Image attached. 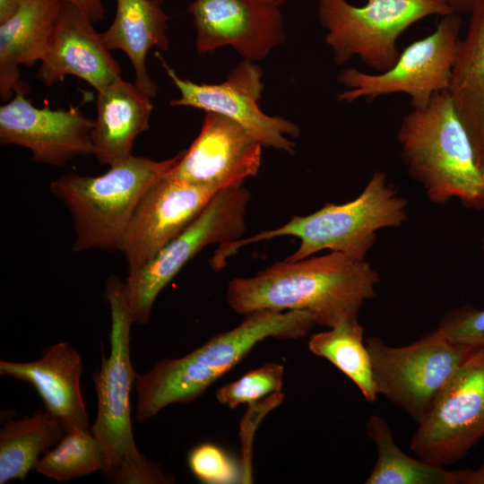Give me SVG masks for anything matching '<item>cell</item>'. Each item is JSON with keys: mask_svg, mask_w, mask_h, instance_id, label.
<instances>
[{"mask_svg": "<svg viewBox=\"0 0 484 484\" xmlns=\"http://www.w3.org/2000/svg\"><path fill=\"white\" fill-rule=\"evenodd\" d=\"M377 272L366 259L339 252L276 262L252 277L228 283L226 300L237 314L305 310L316 324L331 328L358 317L364 301L376 297Z\"/></svg>", "mask_w": 484, "mask_h": 484, "instance_id": "1", "label": "cell"}, {"mask_svg": "<svg viewBox=\"0 0 484 484\" xmlns=\"http://www.w3.org/2000/svg\"><path fill=\"white\" fill-rule=\"evenodd\" d=\"M315 325L313 315L305 310L256 311L184 357L159 360L147 373L136 374V420L143 423L173 403L194 402L259 341L301 338Z\"/></svg>", "mask_w": 484, "mask_h": 484, "instance_id": "2", "label": "cell"}, {"mask_svg": "<svg viewBox=\"0 0 484 484\" xmlns=\"http://www.w3.org/2000/svg\"><path fill=\"white\" fill-rule=\"evenodd\" d=\"M109 304L110 353H102L99 370L93 374L98 408L91 431L100 444L107 462L106 472L119 484H168L171 475L147 460L134 437L130 393L135 381L130 355L134 322L125 282L111 275L105 282Z\"/></svg>", "mask_w": 484, "mask_h": 484, "instance_id": "3", "label": "cell"}, {"mask_svg": "<svg viewBox=\"0 0 484 484\" xmlns=\"http://www.w3.org/2000/svg\"><path fill=\"white\" fill-rule=\"evenodd\" d=\"M397 138L409 173L431 202L457 198L465 207L484 209V180L474 148L447 91L407 113Z\"/></svg>", "mask_w": 484, "mask_h": 484, "instance_id": "4", "label": "cell"}, {"mask_svg": "<svg viewBox=\"0 0 484 484\" xmlns=\"http://www.w3.org/2000/svg\"><path fill=\"white\" fill-rule=\"evenodd\" d=\"M406 200L388 182L385 173L377 170L354 200L342 204L326 203L308 215L293 216L281 227L222 244L212 264L220 269L227 257L239 247L283 236L300 240L297 250L286 258L289 261L301 260L324 249L355 260L365 259L377 230L398 228L406 221Z\"/></svg>", "mask_w": 484, "mask_h": 484, "instance_id": "5", "label": "cell"}, {"mask_svg": "<svg viewBox=\"0 0 484 484\" xmlns=\"http://www.w3.org/2000/svg\"><path fill=\"white\" fill-rule=\"evenodd\" d=\"M164 160L130 155L102 175L64 174L50 192L69 212L74 240L72 250H117L125 228L145 192L180 158Z\"/></svg>", "mask_w": 484, "mask_h": 484, "instance_id": "6", "label": "cell"}, {"mask_svg": "<svg viewBox=\"0 0 484 484\" xmlns=\"http://www.w3.org/2000/svg\"><path fill=\"white\" fill-rule=\"evenodd\" d=\"M317 12L335 63L358 56L376 73L398 60L397 40L408 28L430 16L453 13L444 0H367L362 6L318 0Z\"/></svg>", "mask_w": 484, "mask_h": 484, "instance_id": "7", "label": "cell"}, {"mask_svg": "<svg viewBox=\"0 0 484 484\" xmlns=\"http://www.w3.org/2000/svg\"><path fill=\"white\" fill-rule=\"evenodd\" d=\"M377 393L419 422L460 366L477 350L449 341L436 328L402 347L366 340Z\"/></svg>", "mask_w": 484, "mask_h": 484, "instance_id": "8", "label": "cell"}, {"mask_svg": "<svg viewBox=\"0 0 484 484\" xmlns=\"http://www.w3.org/2000/svg\"><path fill=\"white\" fill-rule=\"evenodd\" d=\"M250 199L243 185L219 191L194 220L125 281L134 324H146L160 292L203 248L241 238Z\"/></svg>", "mask_w": 484, "mask_h": 484, "instance_id": "9", "label": "cell"}, {"mask_svg": "<svg viewBox=\"0 0 484 484\" xmlns=\"http://www.w3.org/2000/svg\"><path fill=\"white\" fill-rule=\"evenodd\" d=\"M461 27V15L446 14L431 34L407 46L390 69L376 73L353 67L341 70L338 82L346 90L338 99L373 100L384 95L403 93L411 98V108L427 107L436 93L449 88Z\"/></svg>", "mask_w": 484, "mask_h": 484, "instance_id": "10", "label": "cell"}, {"mask_svg": "<svg viewBox=\"0 0 484 484\" xmlns=\"http://www.w3.org/2000/svg\"><path fill=\"white\" fill-rule=\"evenodd\" d=\"M484 436V348L475 350L418 422L410 449L439 466L460 461Z\"/></svg>", "mask_w": 484, "mask_h": 484, "instance_id": "11", "label": "cell"}, {"mask_svg": "<svg viewBox=\"0 0 484 484\" xmlns=\"http://www.w3.org/2000/svg\"><path fill=\"white\" fill-rule=\"evenodd\" d=\"M156 56L180 92L178 99L170 101L171 106L220 114L239 124L263 146L289 154L295 152L296 144L289 137H298L300 129L298 125L268 116L260 108L263 73L253 61L244 60L231 70L225 81L210 84L179 77L158 51Z\"/></svg>", "mask_w": 484, "mask_h": 484, "instance_id": "12", "label": "cell"}, {"mask_svg": "<svg viewBox=\"0 0 484 484\" xmlns=\"http://www.w3.org/2000/svg\"><path fill=\"white\" fill-rule=\"evenodd\" d=\"M220 190L166 177L136 206L119 242L128 272L150 261L186 229Z\"/></svg>", "mask_w": 484, "mask_h": 484, "instance_id": "13", "label": "cell"}, {"mask_svg": "<svg viewBox=\"0 0 484 484\" xmlns=\"http://www.w3.org/2000/svg\"><path fill=\"white\" fill-rule=\"evenodd\" d=\"M94 124L79 106L39 108L16 93L0 108V142L28 149L33 162L61 167L93 154Z\"/></svg>", "mask_w": 484, "mask_h": 484, "instance_id": "14", "label": "cell"}, {"mask_svg": "<svg viewBox=\"0 0 484 484\" xmlns=\"http://www.w3.org/2000/svg\"><path fill=\"white\" fill-rule=\"evenodd\" d=\"M263 145L234 120L204 112L201 131L166 177L222 190L256 176Z\"/></svg>", "mask_w": 484, "mask_h": 484, "instance_id": "15", "label": "cell"}, {"mask_svg": "<svg viewBox=\"0 0 484 484\" xmlns=\"http://www.w3.org/2000/svg\"><path fill=\"white\" fill-rule=\"evenodd\" d=\"M200 55L231 47L245 60L258 61L285 40L278 6L258 0H195L187 8Z\"/></svg>", "mask_w": 484, "mask_h": 484, "instance_id": "16", "label": "cell"}, {"mask_svg": "<svg viewBox=\"0 0 484 484\" xmlns=\"http://www.w3.org/2000/svg\"><path fill=\"white\" fill-rule=\"evenodd\" d=\"M76 6L63 2L57 23L36 77L46 86L76 76L97 91L121 77V68L101 33Z\"/></svg>", "mask_w": 484, "mask_h": 484, "instance_id": "17", "label": "cell"}, {"mask_svg": "<svg viewBox=\"0 0 484 484\" xmlns=\"http://www.w3.org/2000/svg\"><path fill=\"white\" fill-rule=\"evenodd\" d=\"M82 360L68 343L46 347L42 357L31 362L0 361V375L30 383L40 395L46 411L70 429H89L81 389Z\"/></svg>", "mask_w": 484, "mask_h": 484, "instance_id": "18", "label": "cell"}, {"mask_svg": "<svg viewBox=\"0 0 484 484\" xmlns=\"http://www.w3.org/2000/svg\"><path fill=\"white\" fill-rule=\"evenodd\" d=\"M61 0H26L18 12L0 24V99L27 94L20 65L41 61L61 13Z\"/></svg>", "mask_w": 484, "mask_h": 484, "instance_id": "19", "label": "cell"}, {"mask_svg": "<svg viewBox=\"0 0 484 484\" xmlns=\"http://www.w3.org/2000/svg\"><path fill=\"white\" fill-rule=\"evenodd\" d=\"M152 108L151 98L122 77L97 91L92 131L96 160L110 166L132 155L136 137L149 128Z\"/></svg>", "mask_w": 484, "mask_h": 484, "instance_id": "20", "label": "cell"}, {"mask_svg": "<svg viewBox=\"0 0 484 484\" xmlns=\"http://www.w3.org/2000/svg\"><path fill=\"white\" fill-rule=\"evenodd\" d=\"M161 0H117L113 22L101 33L110 50L119 49L129 58L135 74L134 84L147 96H157L158 87L146 67L149 50L169 48L167 36L169 16Z\"/></svg>", "mask_w": 484, "mask_h": 484, "instance_id": "21", "label": "cell"}, {"mask_svg": "<svg viewBox=\"0 0 484 484\" xmlns=\"http://www.w3.org/2000/svg\"><path fill=\"white\" fill-rule=\"evenodd\" d=\"M470 14L468 30L460 40L447 92L471 139L478 163L484 134V0Z\"/></svg>", "mask_w": 484, "mask_h": 484, "instance_id": "22", "label": "cell"}, {"mask_svg": "<svg viewBox=\"0 0 484 484\" xmlns=\"http://www.w3.org/2000/svg\"><path fill=\"white\" fill-rule=\"evenodd\" d=\"M66 431L46 410L6 423L0 430V484L17 479L23 481L39 456L55 447Z\"/></svg>", "mask_w": 484, "mask_h": 484, "instance_id": "23", "label": "cell"}, {"mask_svg": "<svg viewBox=\"0 0 484 484\" xmlns=\"http://www.w3.org/2000/svg\"><path fill=\"white\" fill-rule=\"evenodd\" d=\"M367 432L375 443L377 458L366 484H462L466 470L451 471L411 457L398 447L381 416H370Z\"/></svg>", "mask_w": 484, "mask_h": 484, "instance_id": "24", "label": "cell"}, {"mask_svg": "<svg viewBox=\"0 0 484 484\" xmlns=\"http://www.w3.org/2000/svg\"><path fill=\"white\" fill-rule=\"evenodd\" d=\"M309 350L329 360L360 390L364 398L374 402L377 392L369 352L363 341V328L358 317L338 323L329 330L315 333L308 341Z\"/></svg>", "mask_w": 484, "mask_h": 484, "instance_id": "25", "label": "cell"}, {"mask_svg": "<svg viewBox=\"0 0 484 484\" xmlns=\"http://www.w3.org/2000/svg\"><path fill=\"white\" fill-rule=\"evenodd\" d=\"M106 469L103 449L90 429L67 430L35 467L39 473L59 482Z\"/></svg>", "mask_w": 484, "mask_h": 484, "instance_id": "26", "label": "cell"}, {"mask_svg": "<svg viewBox=\"0 0 484 484\" xmlns=\"http://www.w3.org/2000/svg\"><path fill=\"white\" fill-rule=\"evenodd\" d=\"M284 370L281 364L267 363L218 389L216 398L230 409L254 403L268 394L281 392Z\"/></svg>", "mask_w": 484, "mask_h": 484, "instance_id": "27", "label": "cell"}, {"mask_svg": "<svg viewBox=\"0 0 484 484\" xmlns=\"http://www.w3.org/2000/svg\"><path fill=\"white\" fill-rule=\"evenodd\" d=\"M192 473L210 484H229L239 480V471L230 457L213 444L194 447L187 459Z\"/></svg>", "mask_w": 484, "mask_h": 484, "instance_id": "28", "label": "cell"}, {"mask_svg": "<svg viewBox=\"0 0 484 484\" xmlns=\"http://www.w3.org/2000/svg\"><path fill=\"white\" fill-rule=\"evenodd\" d=\"M437 328L454 343L484 348V309L455 308L443 317Z\"/></svg>", "mask_w": 484, "mask_h": 484, "instance_id": "29", "label": "cell"}, {"mask_svg": "<svg viewBox=\"0 0 484 484\" xmlns=\"http://www.w3.org/2000/svg\"><path fill=\"white\" fill-rule=\"evenodd\" d=\"M80 9L91 22H99L105 19V8L102 0H61Z\"/></svg>", "mask_w": 484, "mask_h": 484, "instance_id": "30", "label": "cell"}, {"mask_svg": "<svg viewBox=\"0 0 484 484\" xmlns=\"http://www.w3.org/2000/svg\"><path fill=\"white\" fill-rule=\"evenodd\" d=\"M455 14L471 13L481 0H444Z\"/></svg>", "mask_w": 484, "mask_h": 484, "instance_id": "31", "label": "cell"}, {"mask_svg": "<svg viewBox=\"0 0 484 484\" xmlns=\"http://www.w3.org/2000/svg\"><path fill=\"white\" fill-rule=\"evenodd\" d=\"M26 0H0V24L13 17Z\"/></svg>", "mask_w": 484, "mask_h": 484, "instance_id": "32", "label": "cell"}, {"mask_svg": "<svg viewBox=\"0 0 484 484\" xmlns=\"http://www.w3.org/2000/svg\"><path fill=\"white\" fill-rule=\"evenodd\" d=\"M462 484H484V463L476 470H466Z\"/></svg>", "mask_w": 484, "mask_h": 484, "instance_id": "33", "label": "cell"}, {"mask_svg": "<svg viewBox=\"0 0 484 484\" xmlns=\"http://www.w3.org/2000/svg\"><path fill=\"white\" fill-rule=\"evenodd\" d=\"M478 165H479L480 170L481 172V175H482V177H483V180H484V134H483V138H482V144H481V150H480V157H479V160H478Z\"/></svg>", "mask_w": 484, "mask_h": 484, "instance_id": "34", "label": "cell"}, {"mask_svg": "<svg viewBox=\"0 0 484 484\" xmlns=\"http://www.w3.org/2000/svg\"><path fill=\"white\" fill-rule=\"evenodd\" d=\"M280 7L286 0H258Z\"/></svg>", "mask_w": 484, "mask_h": 484, "instance_id": "35", "label": "cell"}]
</instances>
